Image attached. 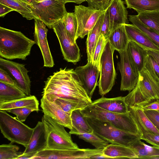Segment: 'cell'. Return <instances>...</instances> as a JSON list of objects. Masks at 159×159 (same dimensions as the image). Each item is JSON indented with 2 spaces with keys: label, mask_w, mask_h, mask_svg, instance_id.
Segmentation results:
<instances>
[{
  "label": "cell",
  "mask_w": 159,
  "mask_h": 159,
  "mask_svg": "<svg viewBox=\"0 0 159 159\" xmlns=\"http://www.w3.org/2000/svg\"><path fill=\"white\" fill-rule=\"evenodd\" d=\"M124 99L129 106L140 107L159 100V81L144 67L139 73L136 85Z\"/></svg>",
  "instance_id": "obj_3"
},
{
  "label": "cell",
  "mask_w": 159,
  "mask_h": 159,
  "mask_svg": "<svg viewBox=\"0 0 159 159\" xmlns=\"http://www.w3.org/2000/svg\"><path fill=\"white\" fill-rule=\"evenodd\" d=\"M65 4L61 0H43L31 6L32 14L49 28L52 29L67 13Z\"/></svg>",
  "instance_id": "obj_8"
},
{
  "label": "cell",
  "mask_w": 159,
  "mask_h": 159,
  "mask_svg": "<svg viewBox=\"0 0 159 159\" xmlns=\"http://www.w3.org/2000/svg\"><path fill=\"white\" fill-rule=\"evenodd\" d=\"M55 102L64 111L70 116L73 111L77 109L81 110L88 105L85 103L60 98L56 99Z\"/></svg>",
  "instance_id": "obj_35"
},
{
  "label": "cell",
  "mask_w": 159,
  "mask_h": 159,
  "mask_svg": "<svg viewBox=\"0 0 159 159\" xmlns=\"http://www.w3.org/2000/svg\"><path fill=\"white\" fill-rule=\"evenodd\" d=\"M37 152H31L29 153H23L19 155L16 159H33L34 157L37 154Z\"/></svg>",
  "instance_id": "obj_49"
},
{
  "label": "cell",
  "mask_w": 159,
  "mask_h": 159,
  "mask_svg": "<svg viewBox=\"0 0 159 159\" xmlns=\"http://www.w3.org/2000/svg\"><path fill=\"white\" fill-rule=\"evenodd\" d=\"M4 110H0V129L4 137L14 143L27 146L34 129L31 128L16 117H13Z\"/></svg>",
  "instance_id": "obj_6"
},
{
  "label": "cell",
  "mask_w": 159,
  "mask_h": 159,
  "mask_svg": "<svg viewBox=\"0 0 159 159\" xmlns=\"http://www.w3.org/2000/svg\"><path fill=\"white\" fill-rule=\"evenodd\" d=\"M144 110V112L159 131V111L154 110Z\"/></svg>",
  "instance_id": "obj_45"
},
{
  "label": "cell",
  "mask_w": 159,
  "mask_h": 159,
  "mask_svg": "<svg viewBox=\"0 0 159 159\" xmlns=\"http://www.w3.org/2000/svg\"><path fill=\"white\" fill-rule=\"evenodd\" d=\"M39 102L35 96L30 95L13 101L0 103V110H8L22 107L34 108L38 112L39 110Z\"/></svg>",
  "instance_id": "obj_29"
},
{
  "label": "cell",
  "mask_w": 159,
  "mask_h": 159,
  "mask_svg": "<svg viewBox=\"0 0 159 159\" xmlns=\"http://www.w3.org/2000/svg\"><path fill=\"white\" fill-rule=\"evenodd\" d=\"M95 154L96 151L94 149H46L37 153L33 159H90L91 157Z\"/></svg>",
  "instance_id": "obj_13"
},
{
  "label": "cell",
  "mask_w": 159,
  "mask_h": 159,
  "mask_svg": "<svg viewBox=\"0 0 159 159\" xmlns=\"http://www.w3.org/2000/svg\"><path fill=\"white\" fill-rule=\"evenodd\" d=\"M128 110L129 114L134 120L142 135L147 132L159 134V131L146 116L142 107L128 106Z\"/></svg>",
  "instance_id": "obj_21"
},
{
  "label": "cell",
  "mask_w": 159,
  "mask_h": 159,
  "mask_svg": "<svg viewBox=\"0 0 159 159\" xmlns=\"http://www.w3.org/2000/svg\"><path fill=\"white\" fill-rule=\"evenodd\" d=\"M107 40V39L101 34L98 39L91 61L92 63L98 68L100 71L101 59Z\"/></svg>",
  "instance_id": "obj_39"
},
{
  "label": "cell",
  "mask_w": 159,
  "mask_h": 159,
  "mask_svg": "<svg viewBox=\"0 0 159 159\" xmlns=\"http://www.w3.org/2000/svg\"><path fill=\"white\" fill-rule=\"evenodd\" d=\"M34 19V41L41 51L43 60L44 66L52 67L54 63L47 39L48 29L42 21L35 18Z\"/></svg>",
  "instance_id": "obj_15"
},
{
  "label": "cell",
  "mask_w": 159,
  "mask_h": 159,
  "mask_svg": "<svg viewBox=\"0 0 159 159\" xmlns=\"http://www.w3.org/2000/svg\"><path fill=\"white\" fill-rule=\"evenodd\" d=\"M46 133L47 147L51 149H67L79 148L72 139L71 134L65 127L50 117L44 114L42 118Z\"/></svg>",
  "instance_id": "obj_7"
},
{
  "label": "cell",
  "mask_w": 159,
  "mask_h": 159,
  "mask_svg": "<svg viewBox=\"0 0 159 159\" xmlns=\"http://www.w3.org/2000/svg\"><path fill=\"white\" fill-rule=\"evenodd\" d=\"M107 39L114 49L119 52L126 50L129 40L124 24L120 25L113 30Z\"/></svg>",
  "instance_id": "obj_24"
},
{
  "label": "cell",
  "mask_w": 159,
  "mask_h": 159,
  "mask_svg": "<svg viewBox=\"0 0 159 159\" xmlns=\"http://www.w3.org/2000/svg\"><path fill=\"white\" fill-rule=\"evenodd\" d=\"M0 3L16 11L27 20L35 18L32 14L31 6L21 0H0Z\"/></svg>",
  "instance_id": "obj_32"
},
{
  "label": "cell",
  "mask_w": 159,
  "mask_h": 159,
  "mask_svg": "<svg viewBox=\"0 0 159 159\" xmlns=\"http://www.w3.org/2000/svg\"><path fill=\"white\" fill-rule=\"evenodd\" d=\"M16 115V118L23 122L25 121L27 117L32 111H37L36 109L28 107H22L13 108L6 111Z\"/></svg>",
  "instance_id": "obj_41"
},
{
  "label": "cell",
  "mask_w": 159,
  "mask_h": 159,
  "mask_svg": "<svg viewBox=\"0 0 159 159\" xmlns=\"http://www.w3.org/2000/svg\"><path fill=\"white\" fill-rule=\"evenodd\" d=\"M110 159V157L105 155L103 152L102 153L93 156L90 159Z\"/></svg>",
  "instance_id": "obj_51"
},
{
  "label": "cell",
  "mask_w": 159,
  "mask_h": 159,
  "mask_svg": "<svg viewBox=\"0 0 159 159\" xmlns=\"http://www.w3.org/2000/svg\"><path fill=\"white\" fill-rule=\"evenodd\" d=\"M148 54L152 56L159 65V52L148 50Z\"/></svg>",
  "instance_id": "obj_50"
},
{
  "label": "cell",
  "mask_w": 159,
  "mask_h": 159,
  "mask_svg": "<svg viewBox=\"0 0 159 159\" xmlns=\"http://www.w3.org/2000/svg\"><path fill=\"white\" fill-rule=\"evenodd\" d=\"M65 4L67 2H72L77 4H80L82 2H85L86 0H61Z\"/></svg>",
  "instance_id": "obj_52"
},
{
  "label": "cell",
  "mask_w": 159,
  "mask_h": 159,
  "mask_svg": "<svg viewBox=\"0 0 159 159\" xmlns=\"http://www.w3.org/2000/svg\"><path fill=\"white\" fill-rule=\"evenodd\" d=\"M126 50L131 65L136 73H139L144 68L148 50L137 43L129 41Z\"/></svg>",
  "instance_id": "obj_19"
},
{
  "label": "cell",
  "mask_w": 159,
  "mask_h": 159,
  "mask_svg": "<svg viewBox=\"0 0 159 159\" xmlns=\"http://www.w3.org/2000/svg\"><path fill=\"white\" fill-rule=\"evenodd\" d=\"M86 118L93 132L109 143L129 147L141 140L140 135L120 129L108 122L93 118Z\"/></svg>",
  "instance_id": "obj_4"
},
{
  "label": "cell",
  "mask_w": 159,
  "mask_h": 159,
  "mask_svg": "<svg viewBox=\"0 0 159 159\" xmlns=\"http://www.w3.org/2000/svg\"><path fill=\"white\" fill-rule=\"evenodd\" d=\"M124 25L129 41L137 43L148 50L159 52V47L138 27L133 24H127Z\"/></svg>",
  "instance_id": "obj_22"
},
{
  "label": "cell",
  "mask_w": 159,
  "mask_h": 159,
  "mask_svg": "<svg viewBox=\"0 0 159 159\" xmlns=\"http://www.w3.org/2000/svg\"><path fill=\"white\" fill-rule=\"evenodd\" d=\"M144 68L155 79L159 81V65L154 58L148 54Z\"/></svg>",
  "instance_id": "obj_40"
},
{
  "label": "cell",
  "mask_w": 159,
  "mask_h": 159,
  "mask_svg": "<svg viewBox=\"0 0 159 159\" xmlns=\"http://www.w3.org/2000/svg\"><path fill=\"white\" fill-rule=\"evenodd\" d=\"M128 16L129 21L146 34L159 47V33L143 24L137 15H129Z\"/></svg>",
  "instance_id": "obj_33"
},
{
  "label": "cell",
  "mask_w": 159,
  "mask_h": 159,
  "mask_svg": "<svg viewBox=\"0 0 159 159\" xmlns=\"http://www.w3.org/2000/svg\"><path fill=\"white\" fill-rule=\"evenodd\" d=\"M40 107L44 114L50 117L58 123L70 129L72 125L70 116L66 114L55 102L42 98Z\"/></svg>",
  "instance_id": "obj_17"
},
{
  "label": "cell",
  "mask_w": 159,
  "mask_h": 159,
  "mask_svg": "<svg viewBox=\"0 0 159 159\" xmlns=\"http://www.w3.org/2000/svg\"><path fill=\"white\" fill-rule=\"evenodd\" d=\"M35 44L20 31L0 27V56L7 60H25Z\"/></svg>",
  "instance_id": "obj_2"
},
{
  "label": "cell",
  "mask_w": 159,
  "mask_h": 159,
  "mask_svg": "<svg viewBox=\"0 0 159 159\" xmlns=\"http://www.w3.org/2000/svg\"><path fill=\"white\" fill-rule=\"evenodd\" d=\"M92 103L105 110L118 114L128 113V106L124 97L107 98L104 97L92 101Z\"/></svg>",
  "instance_id": "obj_23"
},
{
  "label": "cell",
  "mask_w": 159,
  "mask_h": 159,
  "mask_svg": "<svg viewBox=\"0 0 159 159\" xmlns=\"http://www.w3.org/2000/svg\"><path fill=\"white\" fill-rule=\"evenodd\" d=\"M0 82L17 86L16 82L10 76L8 72L0 67Z\"/></svg>",
  "instance_id": "obj_46"
},
{
  "label": "cell",
  "mask_w": 159,
  "mask_h": 159,
  "mask_svg": "<svg viewBox=\"0 0 159 159\" xmlns=\"http://www.w3.org/2000/svg\"><path fill=\"white\" fill-rule=\"evenodd\" d=\"M77 136L80 139L90 143L97 149H103L109 144L108 142L101 138L94 132L81 133Z\"/></svg>",
  "instance_id": "obj_37"
},
{
  "label": "cell",
  "mask_w": 159,
  "mask_h": 159,
  "mask_svg": "<svg viewBox=\"0 0 159 159\" xmlns=\"http://www.w3.org/2000/svg\"><path fill=\"white\" fill-rule=\"evenodd\" d=\"M157 101H158V102H159V100H157Z\"/></svg>",
  "instance_id": "obj_54"
},
{
  "label": "cell",
  "mask_w": 159,
  "mask_h": 159,
  "mask_svg": "<svg viewBox=\"0 0 159 159\" xmlns=\"http://www.w3.org/2000/svg\"><path fill=\"white\" fill-rule=\"evenodd\" d=\"M34 130L24 153L38 152L46 149L47 147L46 133L42 121H39L34 128Z\"/></svg>",
  "instance_id": "obj_20"
},
{
  "label": "cell",
  "mask_w": 159,
  "mask_h": 159,
  "mask_svg": "<svg viewBox=\"0 0 159 159\" xmlns=\"http://www.w3.org/2000/svg\"><path fill=\"white\" fill-rule=\"evenodd\" d=\"M111 0H86L89 7L104 11L107 7Z\"/></svg>",
  "instance_id": "obj_44"
},
{
  "label": "cell",
  "mask_w": 159,
  "mask_h": 159,
  "mask_svg": "<svg viewBox=\"0 0 159 159\" xmlns=\"http://www.w3.org/2000/svg\"><path fill=\"white\" fill-rule=\"evenodd\" d=\"M127 8L133 9L138 13L159 11V0H125Z\"/></svg>",
  "instance_id": "obj_31"
},
{
  "label": "cell",
  "mask_w": 159,
  "mask_h": 159,
  "mask_svg": "<svg viewBox=\"0 0 159 159\" xmlns=\"http://www.w3.org/2000/svg\"><path fill=\"white\" fill-rule=\"evenodd\" d=\"M80 111L85 117L107 121L120 129L142 135L134 120L129 113H113L104 110L92 103Z\"/></svg>",
  "instance_id": "obj_5"
},
{
  "label": "cell",
  "mask_w": 159,
  "mask_h": 159,
  "mask_svg": "<svg viewBox=\"0 0 159 159\" xmlns=\"http://www.w3.org/2000/svg\"><path fill=\"white\" fill-rule=\"evenodd\" d=\"M27 96L17 86L0 82V103L11 101Z\"/></svg>",
  "instance_id": "obj_28"
},
{
  "label": "cell",
  "mask_w": 159,
  "mask_h": 159,
  "mask_svg": "<svg viewBox=\"0 0 159 159\" xmlns=\"http://www.w3.org/2000/svg\"><path fill=\"white\" fill-rule=\"evenodd\" d=\"M66 30L71 37L74 41L78 28L77 19L74 12H67L63 18Z\"/></svg>",
  "instance_id": "obj_36"
},
{
  "label": "cell",
  "mask_w": 159,
  "mask_h": 159,
  "mask_svg": "<svg viewBox=\"0 0 159 159\" xmlns=\"http://www.w3.org/2000/svg\"><path fill=\"white\" fill-rule=\"evenodd\" d=\"M14 11L11 8L0 3V16L4 17L7 13Z\"/></svg>",
  "instance_id": "obj_48"
},
{
  "label": "cell",
  "mask_w": 159,
  "mask_h": 159,
  "mask_svg": "<svg viewBox=\"0 0 159 159\" xmlns=\"http://www.w3.org/2000/svg\"><path fill=\"white\" fill-rule=\"evenodd\" d=\"M80 109L72 111L70 116L72 125V128L69 133L78 134L82 133H92L93 130L88 123L86 117L81 112Z\"/></svg>",
  "instance_id": "obj_27"
},
{
  "label": "cell",
  "mask_w": 159,
  "mask_h": 159,
  "mask_svg": "<svg viewBox=\"0 0 159 159\" xmlns=\"http://www.w3.org/2000/svg\"><path fill=\"white\" fill-rule=\"evenodd\" d=\"M137 16L143 24L159 33V11L141 12Z\"/></svg>",
  "instance_id": "obj_34"
},
{
  "label": "cell",
  "mask_w": 159,
  "mask_h": 159,
  "mask_svg": "<svg viewBox=\"0 0 159 159\" xmlns=\"http://www.w3.org/2000/svg\"><path fill=\"white\" fill-rule=\"evenodd\" d=\"M19 147L11 142L0 146V159H16L23 152H18Z\"/></svg>",
  "instance_id": "obj_38"
},
{
  "label": "cell",
  "mask_w": 159,
  "mask_h": 159,
  "mask_svg": "<svg viewBox=\"0 0 159 159\" xmlns=\"http://www.w3.org/2000/svg\"><path fill=\"white\" fill-rule=\"evenodd\" d=\"M142 108L145 110H154L159 111V102L157 101H155Z\"/></svg>",
  "instance_id": "obj_47"
},
{
  "label": "cell",
  "mask_w": 159,
  "mask_h": 159,
  "mask_svg": "<svg viewBox=\"0 0 159 159\" xmlns=\"http://www.w3.org/2000/svg\"><path fill=\"white\" fill-rule=\"evenodd\" d=\"M138 157V158H159V148L149 146L140 140L129 147Z\"/></svg>",
  "instance_id": "obj_30"
},
{
  "label": "cell",
  "mask_w": 159,
  "mask_h": 159,
  "mask_svg": "<svg viewBox=\"0 0 159 159\" xmlns=\"http://www.w3.org/2000/svg\"><path fill=\"white\" fill-rule=\"evenodd\" d=\"M52 29L58 40L64 59L76 64L80 59V52L76 41L73 40L66 32L63 19Z\"/></svg>",
  "instance_id": "obj_10"
},
{
  "label": "cell",
  "mask_w": 159,
  "mask_h": 159,
  "mask_svg": "<svg viewBox=\"0 0 159 159\" xmlns=\"http://www.w3.org/2000/svg\"><path fill=\"white\" fill-rule=\"evenodd\" d=\"M75 71L89 97L91 99L100 76L98 68L91 62L84 66L77 67Z\"/></svg>",
  "instance_id": "obj_16"
},
{
  "label": "cell",
  "mask_w": 159,
  "mask_h": 159,
  "mask_svg": "<svg viewBox=\"0 0 159 159\" xmlns=\"http://www.w3.org/2000/svg\"><path fill=\"white\" fill-rule=\"evenodd\" d=\"M119 53L120 60L118 64V68L121 75L120 90L130 92L136 85L139 75L131 65L126 50Z\"/></svg>",
  "instance_id": "obj_14"
},
{
  "label": "cell",
  "mask_w": 159,
  "mask_h": 159,
  "mask_svg": "<svg viewBox=\"0 0 159 159\" xmlns=\"http://www.w3.org/2000/svg\"><path fill=\"white\" fill-rule=\"evenodd\" d=\"M103 153L111 159L138 158L134 150L122 145L111 143L103 149Z\"/></svg>",
  "instance_id": "obj_26"
},
{
  "label": "cell",
  "mask_w": 159,
  "mask_h": 159,
  "mask_svg": "<svg viewBox=\"0 0 159 159\" xmlns=\"http://www.w3.org/2000/svg\"><path fill=\"white\" fill-rule=\"evenodd\" d=\"M22 1L32 6L34 3L37 2L36 0H21Z\"/></svg>",
  "instance_id": "obj_53"
},
{
  "label": "cell",
  "mask_w": 159,
  "mask_h": 159,
  "mask_svg": "<svg viewBox=\"0 0 159 159\" xmlns=\"http://www.w3.org/2000/svg\"><path fill=\"white\" fill-rule=\"evenodd\" d=\"M105 10L99 16L93 27L87 35L86 47L87 61L89 62H91L94 50L101 34V29L104 16Z\"/></svg>",
  "instance_id": "obj_25"
},
{
  "label": "cell",
  "mask_w": 159,
  "mask_h": 159,
  "mask_svg": "<svg viewBox=\"0 0 159 159\" xmlns=\"http://www.w3.org/2000/svg\"><path fill=\"white\" fill-rule=\"evenodd\" d=\"M140 139L153 146L159 148V134L147 132L142 134Z\"/></svg>",
  "instance_id": "obj_43"
},
{
  "label": "cell",
  "mask_w": 159,
  "mask_h": 159,
  "mask_svg": "<svg viewBox=\"0 0 159 159\" xmlns=\"http://www.w3.org/2000/svg\"><path fill=\"white\" fill-rule=\"evenodd\" d=\"M0 67L9 73L16 82L18 87L27 96H30L31 81L25 65L0 57Z\"/></svg>",
  "instance_id": "obj_12"
},
{
  "label": "cell",
  "mask_w": 159,
  "mask_h": 159,
  "mask_svg": "<svg viewBox=\"0 0 159 159\" xmlns=\"http://www.w3.org/2000/svg\"><path fill=\"white\" fill-rule=\"evenodd\" d=\"M103 11L82 5L75 6L74 13L78 23L75 41L88 35Z\"/></svg>",
  "instance_id": "obj_11"
},
{
  "label": "cell",
  "mask_w": 159,
  "mask_h": 159,
  "mask_svg": "<svg viewBox=\"0 0 159 159\" xmlns=\"http://www.w3.org/2000/svg\"><path fill=\"white\" fill-rule=\"evenodd\" d=\"M115 50L107 39L101 59L98 83L99 93L102 97L111 90L115 83L116 75L113 57Z\"/></svg>",
  "instance_id": "obj_9"
},
{
  "label": "cell",
  "mask_w": 159,
  "mask_h": 159,
  "mask_svg": "<svg viewBox=\"0 0 159 159\" xmlns=\"http://www.w3.org/2000/svg\"><path fill=\"white\" fill-rule=\"evenodd\" d=\"M42 98L51 102L62 98L85 103L92 101L89 98L73 69L61 68L53 73L45 81Z\"/></svg>",
  "instance_id": "obj_1"
},
{
  "label": "cell",
  "mask_w": 159,
  "mask_h": 159,
  "mask_svg": "<svg viewBox=\"0 0 159 159\" xmlns=\"http://www.w3.org/2000/svg\"><path fill=\"white\" fill-rule=\"evenodd\" d=\"M107 8L111 32L120 25L128 24V12L122 0H111Z\"/></svg>",
  "instance_id": "obj_18"
},
{
  "label": "cell",
  "mask_w": 159,
  "mask_h": 159,
  "mask_svg": "<svg viewBox=\"0 0 159 159\" xmlns=\"http://www.w3.org/2000/svg\"><path fill=\"white\" fill-rule=\"evenodd\" d=\"M110 33V21L107 7L105 10L104 16L101 27V34L107 39Z\"/></svg>",
  "instance_id": "obj_42"
}]
</instances>
